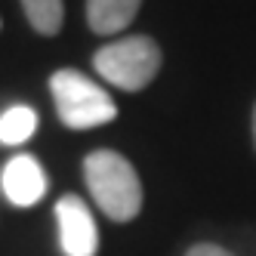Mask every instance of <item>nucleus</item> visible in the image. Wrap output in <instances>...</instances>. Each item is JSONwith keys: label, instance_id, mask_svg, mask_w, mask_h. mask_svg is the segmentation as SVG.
Wrapping results in <instances>:
<instances>
[{"label": "nucleus", "instance_id": "1", "mask_svg": "<svg viewBox=\"0 0 256 256\" xmlns=\"http://www.w3.org/2000/svg\"><path fill=\"white\" fill-rule=\"evenodd\" d=\"M86 188L99 210L114 222H130L142 210V182L133 164L112 148H96L84 158Z\"/></svg>", "mask_w": 256, "mask_h": 256}, {"label": "nucleus", "instance_id": "2", "mask_svg": "<svg viewBox=\"0 0 256 256\" xmlns=\"http://www.w3.org/2000/svg\"><path fill=\"white\" fill-rule=\"evenodd\" d=\"M56 112L68 130H93L118 118V105L105 90L74 68H62L50 78Z\"/></svg>", "mask_w": 256, "mask_h": 256}, {"label": "nucleus", "instance_id": "3", "mask_svg": "<svg viewBox=\"0 0 256 256\" xmlns=\"http://www.w3.org/2000/svg\"><path fill=\"white\" fill-rule=\"evenodd\" d=\"M93 65L99 78L112 86H120L126 93L145 90L160 71V46L148 34H130V38L112 40L96 50Z\"/></svg>", "mask_w": 256, "mask_h": 256}, {"label": "nucleus", "instance_id": "4", "mask_svg": "<svg viewBox=\"0 0 256 256\" xmlns=\"http://www.w3.org/2000/svg\"><path fill=\"white\" fill-rule=\"evenodd\" d=\"M56 222H59V244H62L65 256H96L99 232H96L93 213L86 210L84 198H78V194L59 198Z\"/></svg>", "mask_w": 256, "mask_h": 256}, {"label": "nucleus", "instance_id": "5", "mask_svg": "<svg viewBox=\"0 0 256 256\" xmlns=\"http://www.w3.org/2000/svg\"><path fill=\"white\" fill-rule=\"evenodd\" d=\"M0 188L12 207H34L46 194V173L40 160L31 154H16L0 173Z\"/></svg>", "mask_w": 256, "mask_h": 256}, {"label": "nucleus", "instance_id": "6", "mask_svg": "<svg viewBox=\"0 0 256 256\" xmlns=\"http://www.w3.org/2000/svg\"><path fill=\"white\" fill-rule=\"evenodd\" d=\"M142 0H86V22L96 34H118L136 19Z\"/></svg>", "mask_w": 256, "mask_h": 256}, {"label": "nucleus", "instance_id": "7", "mask_svg": "<svg viewBox=\"0 0 256 256\" xmlns=\"http://www.w3.org/2000/svg\"><path fill=\"white\" fill-rule=\"evenodd\" d=\"M38 130V112L28 105H12L0 114V142L4 145H22Z\"/></svg>", "mask_w": 256, "mask_h": 256}, {"label": "nucleus", "instance_id": "8", "mask_svg": "<svg viewBox=\"0 0 256 256\" xmlns=\"http://www.w3.org/2000/svg\"><path fill=\"white\" fill-rule=\"evenodd\" d=\"M22 10L28 16L31 28L38 34H44V38H52V34L62 31V22H65L62 0H22Z\"/></svg>", "mask_w": 256, "mask_h": 256}, {"label": "nucleus", "instance_id": "9", "mask_svg": "<svg viewBox=\"0 0 256 256\" xmlns=\"http://www.w3.org/2000/svg\"><path fill=\"white\" fill-rule=\"evenodd\" d=\"M186 256H232L226 247H219V244H194Z\"/></svg>", "mask_w": 256, "mask_h": 256}, {"label": "nucleus", "instance_id": "10", "mask_svg": "<svg viewBox=\"0 0 256 256\" xmlns=\"http://www.w3.org/2000/svg\"><path fill=\"white\" fill-rule=\"evenodd\" d=\"M253 142H256V105H253Z\"/></svg>", "mask_w": 256, "mask_h": 256}]
</instances>
